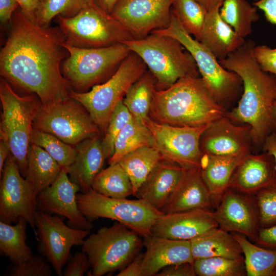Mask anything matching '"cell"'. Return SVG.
I'll use <instances>...</instances> for the list:
<instances>
[{
    "label": "cell",
    "mask_w": 276,
    "mask_h": 276,
    "mask_svg": "<svg viewBox=\"0 0 276 276\" xmlns=\"http://www.w3.org/2000/svg\"><path fill=\"white\" fill-rule=\"evenodd\" d=\"M7 40L0 52V74L18 89L34 94L48 107L70 98L72 88L61 71L69 52L57 26L42 27L20 9L13 13Z\"/></svg>",
    "instance_id": "6da1fadb"
},
{
    "label": "cell",
    "mask_w": 276,
    "mask_h": 276,
    "mask_svg": "<svg viewBox=\"0 0 276 276\" xmlns=\"http://www.w3.org/2000/svg\"><path fill=\"white\" fill-rule=\"evenodd\" d=\"M255 45L252 40H246L238 50L219 61L224 68L237 74L243 84L238 105L225 116L232 121L249 125L253 145L259 147L276 130L272 115L276 76L261 68L252 54Z\"/></svg>",
    "instance_id": "7a4b0ae2"
},
{
    "label": "cell",
    "mask_w": 276,
    "mask_h": 276,
    "mask_svg": "<svg viewBox=\"0 0 276 276\" xmlns=\"http://www.w3.org/2000/svg\"><path fill=\"white\" fill-rule=\"evenodd\" d=\"M226 113L200 76H187L167 88L155 89L149 117L160 124L199 127Z\"/></svg>",
    "instance_id": "3957f363"
},
{
    "label": "cell",
    "mask_w": 276,
    "mask_h": 276,
    "mask_svg": "<svg viewBox=\"0 0 276 276\" xmlns=\"http://www.w3.org/2000/svg\"><path fill=\"white\" fill-rule=\"evenodd\" d=\"M123 43L144 62L155 79L157 89L167 88L187 76H200L192 56L171 36L151 33Z\"/></svg>",
    "instance_id": "277c9868"
},
{
    "label": "cell",
    "mask_w": 276,
    "mask_h": 276,
    "mask_svg": "<svg viewBox=\"0 0 276 276\" xmlns=\"http://www.w3.org/2000/svg\"><path fill=\"white\" fill-rule=\"evenodd\" d=\"M0 100L2 108L0 138L8 144L11 153L25 177L34 121L41 103L34 94L19 96L3 77L0 80Z\"/></svg>",
    "instance_id": "5b68a950"
},
{
    "label": "cell",
    "mask_w": 276,
    "mask_h": 276,
    "mask_svg": "<svg viewBox=\"0 0 276 276\" xmlns=\"http://www.w3.org/2000/svg\"><path fill=\"white\" fill-rule=\"evenodd\" d=\"M141 237L117 221L90 234L81 246L88 259L90 270L87 275L102 276L123 269L140 254L143 246Z\"/></svg>",
    "instance_id": "8992f818"
},
{
    "label": "cell",
    "mask_w": 276,
    "mask_h": 276,
    "mask_svg": "<svg viewBox=\"0 0 276 276\" xmlns=\"http://www.w3.org/2000/svg\"><path fill=\"white\" fill-rule=\"evenodd\" d=\"M151 33L171 36L182 45L194 58L206 86L223 106L234 101L242 92L243 84L240 76L224 68L203 44L189 34L172 10L168 27Z\"/></svg>",
    "instance_id": "52a82bcc"
},
{
    "label": "cell",
    "mask_w": 276,
    "mask_h": 276,
    "mask_svg": "<svg viewBox=\"0 0 276 276\" xmlns=\"http://www.w3.org/2000/svg\"><path fill=\"white\" fill-rule=\"evenodd\" d=\"M147 67L143 60L131 52L104 83L83 93L72 89L70 97L84 106L101 132L105 133L114 108L131 86L146 72Z\"/></svg>",
    "instance_id": "ba28073f"
},
{
    "label": "cell",
    "mask_w": 276,
    "mask_h": 276,
    "mask_svg": "<svg viewBox=\"0 0 276 276\" xmlns=\"http://www.w3.org/2000/svg\"><path fill=\"white\" fill-rule=\"evenodd\" d=\"M63 45L69 55L62 63V73L78 93L108 79L131 52L123 43L100 48H76L65 42Z\"/></svg>",
    "instance_id": "9c48e42d"
},
{
    "label": "cell",
    "mask_w": 276,
    "mask_h": 276,
    "mask_svg": "<svg viewBox=\"0 0 276 276\" xmlns=\"http://www.w3.org/2000/svg\"><path fill=\"white\" fill-rule=\"evenodd\" d=\"M65 42L79 48L110 47L134 39L128 30L99 5L92 6L72 17L56 16Z\"/></svg>",
    "instance_id": "30bf717a"
},
{
    "label": "cell",
    "mask_w": 276,
    "mask_h": 276,
    "mask_svg": "<svg viewBox=\"0 0 276 276\" xmlns=\"http://www.w3.org/2000/svg\"><path fill=\"white\" fill-rule=\"evenodd\" d=\"M76 199L80 211L89 221L99 218L111 219L125 225L142 238L151 235L152 225L165 214L143 200L112 198L92 189L77 194Z\"/></svg>",
    "instance_id": "8fae6325"
},
{
    "label": "cell",
    "mask_w": 276,
    "mask_h": 276,
    "mask_svg": "<svg viewBox=\"0 0 276 276\" xmlns=\"http://www.w3.org/2000/svg\"><path fill=\"white\" fill-rule=\"evenodd\" d=\"M33 127L72 146L101 133L87 110L72 98L48 107L41 105Z\"/></svg>",
    "instance_id": "7c38bea8"
},
{
    "label": "cell",
    "mask_w": 276,
    "mask_h": 276,
    "mask_svg": "<svg viewBox=\"0 0 276 276\" xmlns=\"http://www.w3.org/2000/svg\"><path fill=\"white\" fill-rule=\"evenodd\" d=\"M35 238L37 250L45 258L57 274L62 275L63 267L71 256L73 246H82L90 231L66 225L58 215L37 210L35 213Z\"/></svg>",
    "instance_id": "4fadbf2b"
},
{
    "label": "cell",
    "mask_w": 276,
    "mask_h": 276,
    "mask_svg": "<svg viewBox=\"0 0 276 276\" xmlns=\"http://www.w3.org/2000/svg\"><path fill=\"white\" fill-rule=\"evenodd\" d=\"M143 122L151 131L155 147L164 159L185 169L200 167L203 154L200 139L209 124L199 127L172 126L155 122L149 117Z\"/></svg>",
    "instance_id": "5bb4252c"
},
{
    "label": "cell",
    "mask_w": 276,
    "mask_h": 276,
    "mask_svg": "<svg viewBox=\"0 0 276 276\" xmlns=\"http://www.w3.org/2000/svg\"><path fill=\"white\" fill-rule=\"evenodd\" d=\"M1 176L0 220L10 224L23 217L35 234L37 195L21 175L11 153L5 162Z\"/></svg>",
    "instance_id": "9a60e30c"
},
{
    "label": "cell",
    "mask_w": 276,
    "mask_h": 276,
    "mask_svg": "<svg viewBox=\"0 0 276 276\" xmlns=\"http://www.w3.org/2000/svg\"><path fill=\"white\" fill-rule=\"evenodd\" d=\"M174 0H118L110 15L120 22L134 39L168 27Z\"/></svg>",
    "instance_id": "2e32d148"
},
{
    "label": "cell",
    "mask_w": 276,
    "mask_h": 276,
    "mask_svg": "<svg viewBox=\"0 0 276 276\" xmlns=\"http://www.w3.org/2000/svg\"><path fill=\"white\" fill-rule=\"evenodd\" d=\"M212 214L219 228L256 240L261 227L254 195L228 188Z\"/></svg>",
    "instance_id": "e0dca14e"
},
{
    "label": "cell",
    "mask_w": 276,
    "mask_h": 276,
    "mask_svg": "<svg viewBox=\"0 0 276 276\" xmlns=\"http://www.w3.org/2000/svg\"><path fill=\"white\" fill-rule=\"evenodd\" d=\"M79 191L78 186L62 168L54 182L37 195V210L67 218L69 226L73 228L90 231L93 228L91 221L78 208L76 195Z\"/></svg>",
    "instance_id": "ac0fdd59"
},
{
    "label": "cell",
    "mask_w": 276,
    "mask_h": 276,
    "mask_svg": "<svg viewBox=\"0 0 276 276\" xmlns=\"http://www.w3.org/2000/svg\"><path fill=\"white\" fill-rule=\"evenodd\" d=\"M252 145L250 126L237 125L226 116L209 124L200 139L201 151L209 155L245 156Z\"/></svg>",
    "instance_id": "d6986e66"
},
{
    "label": "cell",
    "mask_w": 276,
    "mask_h": 276,
    "mask_svg": "<svg viewBox=\"0 0 276 276\" xmlns=\"http://www.w3.org/2000/svg\"><path fill=\"white\" fill-rule=\"evenodd\" d=\"M218 227L211 211L198 209L164 214L152 225L151 235L171 239L190 240Z\"/></svg>",
    "instance_id": "ffe728a7"
},
{
    "label": "cell",
    "mask_w": 276,
    "mask_h": 276,
    "mask_svg": "<svg viewBox=\"0 0 276 276\" xmlns=\"http://www.w3.org/2000/svg\"><path fill=\"white\" fill-rule=\"evenodd\" d=\"M142 276H153L174 264L193 263L190 240H174L149 235L143 238Z\"/></svg>",
    "instance_id": "44dd1931"
},
{
    "label": "cell",
    "mask_w": 276,
    "mask_h": 276,
    "mask_svg": "<svg viewBox=\"0 0 276 276\" xmlns=\"http://www.w3.org/2000/svg\"><path fill=\"white\" fill-rule=\"evenodd\" d=\"M276 177L273 157L267 152L251 153L244 156L236 168L229 188L240 193L255 195Z\"/></svg>",
    "instance_id": "7402d4cb"
},
{
    "label": "cell",
    "mask_w": 276,
    "mask_h": 276,
    "mask_svg": "<svg viewBox=\"0 0 276 276\" xmlns=\"http://www.w3.org/2000/svg\"><path fill=\"white\" fill-rule=\"evenodd\" d=\"M214 206L201 175L200 167L185 169L175 189L161 209L165 214Z\"/></svg>",
    "instance_id": "603a6c76"
},
{
    "label": "cell",
    "mask_w": 276,
    "mask_h": 276,
    "mask_svg": "<svg viewBox=\"0 0 276 276\" xmlns=\"http://www.w3.org/2000/svg\"><path fill=\"white\" fill-rule=\"evenodd\" d=\"M185 169L163 159L153 167L134 196L160 211L181 179Z\"/></svg>",
    "instance_id": "cb8c5ba5"
},
{
    "label": "cell",
    "mask_w": 276,
    "mask_h": 276,
    "mask_svg": "<svg viewBox=\"0 0 276 276\" xmlns=\"http://www.w3.org/2000/svg\"><path fill=\"white\" fill-rule=\"evenodd\" d=\"M100 136L87 139L75 146L73 163L66 170L71 180L78 186L82 193L91 189L93 181L102 170L106 159Z\"/></svg>",
    "instance_id": "d4e9b609"
},
{
    "label": "cell",
    "mask_w": 276,
    "mask_h": 276,
    "mask_svg": "<svg viewBox=\"0 0 276 276\" xmlns=\"http://www.w3.org/2000/svg\"><path fill=\"white\" fill-rule=\"evenodd\" d=\"M220 7L208 11L199 40L218 60L226 58L246 41L221 18Z\"/></svg>",
    "instance_id": "484cf974"
},
{
    "label": "cell",
    "mask_w": 276,
    "mask_h": 276,
    "mask_svg": "<svg viewBox=\"0 0 276 276\" xmlns=\"http://www.w3.org/2000/svg\"><path fill=\"white\" fill-rule=\"evenodd\" d=\"M244 156L203 154L201 175L215 207L229 188L233 174Z\"/></svg>",
    "instance_id": "4316f807"
},
{
    "label": "cell",
    "mask_w": 276,
    "mask_h": 276,
    "mask_svg": "<svg viewBox=\"0 0 276 276\" xmlns=\"http://www.w3.org/2000/svg\"><path fill=\"white\" fill-rule=\"evenodd\" d=\"M228 233L218 227L190 240L194 260L214 257H243L239 243L233 234Z\"/></svg>",
    "instance_id": "83f0119b"
},
{
    "label": "cell",
    "mask_w": 276,
    "mask_h": 276,
    "mask_svg": "<svg viewBox=\"0 0 276 276\" xmlns=\"http://www.w3.org/2000/svg\"><path fill=\"white\" fill-rule=\"evenodd\" d=\"M62 169L43 148L31 144L25 178L37 196L54 182Z\"/></svg>",
    "instance_id": "f1b7e54d"
},
{
    "label": "cell",
    "mask_w": 276,
    "mask_h": 276,
    "mask_svg": "<svg viewBox=\"0 0 276 276\" xmlns=\"http://www.w3.org/2000/svg\"><path fill=\"white\" fill-rule=\"evenodd\" d=\"M27 223L21 217L14 225L0 221V253L8 257L12 263H22L33 255L26 243Z\"/></svg>",
    "instance_id": "f546056e"
},
{
    "label": "cell",
    "mask_w": 276,
    "mask_h": 276,
    "mask_svg": "<svg viewBox=\"0 0 276 276\" xmlns=\"http://www.w3.org/2000/svg\"><path fill=\"white\" fill-rule=\"evenodd\" d=\"M163 159V156L155 147L143 146L126 154L118 162L130 179L133 195L135 196L155 165Z\"/></svg>",
    "instance_id": "4dcf8cb0"
},
{
    "label": "cell",
    "mask_w": 276,
    "mask_h": 276,
    "mask_svg": "<svg viewBox=\"0 0 276 276\" xmlns=\"http://www.w3.org/2000/svg\"><path fill=\"white\" fill-rule=\"evenodd\" d=\"M232 233L244 255L247 275H276V250L254 244L242 234Z\"/></svg>",
    "instance_id": "1f68e13d"
},
{
    "label": "cell",
    "mask_w": 276,
    "mask_h": 276,
    "mask_svg": "<svg viewBox=\"0 0 276 276\" xmlns=\"http://www.w3.org/2000/svg\"><path fill=\"white\" fill-rule=\"evenodd\" d=\"M143 146L155 147L152 135L144 122L132 117L117 136L114 153L108 163H117L126 154Z\"/></svg>",
    "instance_id": "d6a6232c"
},
{
    "label": "cell",
    "mask_w": 276,
    "mask_h": 276,
    "mask_svg": "<svg viewBox=\"0 0 276 276\" xmlns=\"http://www.w3.org/2000/svg\"><path fill=\"white\" fill-rule=\"evenodd\" d=\"M91 189L103 195L114 198H126L133 195V187L126 172L119 163L109 165L94 178Z\"/></svg>",
    "instance_id": "836d02e7"
},
{
    "label": "cell",
    "mask_w": 276,
    "mask_h": 276,
    "mask_svg": "<svg viewBox=\"0 0 276 276\" xmlns=\"http://www.w3.org/2000/svg\"><path fill=\"white\" fill-rule=\"evenodd\" d=\"M155 84L152 74L146 72L131 86L123 100L132 117L143 122L149 117Z\"/></svg>",
    "instance_id": "e575fe53"
},
{
    "label": "cell",
    "mask_w": 276,
    "mask_h": 276,
    "mask_svg": "<svg viewBox=\"0 0 276 276\" xmlns=\"http://www.w3.org/2000/svg\"><path fill=\"white\" fill-rule=\"evenodd\" d=\"M257 7L247 0H224L220 9L221 18L241 37L252 32V25L258 20Z\"/></svg>",
    "instance_id": "d590c367"
},
{
    "label": "cell",
    "mask_w": 276,
    "mask_h": 276,
    "mask_svg": "<svg viewBox=\"0 0 276 276\" xmlns=\"http://www.w3.org/2000/svg\"><path fill=\"white\" fill-rule=\"evenodd\" d=\"M96 5L100 6L99 0H40L35 23L40 27H48L55 16L72 17Z\"/></svg>",
    "instance_id": "8d00e7d4"
},
{
    "label": "cell",
    "mask_w": 276,
    "mask_h": 276,
    "mask_svg": "<svg viewBox=\"0 0 276 276\" xmlns=\"http://www.w3.org/2000/svg\"><path fill=\"white\" fill-rule=\"evenodd\" d=\"M193 266L199 276L247 275L244 258L214 257L195 259Z\"/></svg>",
    "instance_id": "74e56055"
},
{
    "label": "cell",
    "mask_w": 276,
    "mask_h": 276,
    "mask_svg": "<svg viewBox=\"0 0 276 276\" xmlns=\"http://www.w3.org/2000/svg\"><path fill=\"white\" fill-rule=\"evenodd\" d=\"M172 11L186 31L199 40L207 10L196 0H174Z\"/></svg>",
    "instance_id": "f35d334b"
},
{
    "label": "cell",
    "mask_w": 276,
    "mask_h": 276,
    "mask_svg": "<svg viewBox=\"0 0 276 276\" xmlns=\"http://www.w3.org/2000/svg\"><path fill=\"white\" fill-rule=\"evenodd\" d=\"M31 143L43 148L65 170L73 163L77 153L75 146L63 142L52 134L34 128Z\"/></svg>",
    "instance_id": "ab89813d"
},
{
    "label": "cell",
    "mask_w": 276,
    "mask_h": 276,
    "mask_svg": "<svg viewBox=\"0 0 276 276\" xmlns=\"http://www.w3.org/2000/svg\"><path fill=\"white\" fill-rule=\"evenodd\" d=\"M132 118V114L124 104L123 100L120 101L111 116L104 133V136L102 139V147L106 159L108 160L112 156L117 136Z\"/></svg>",
    "instance_id": "60d3db41"
},
{
    "label": "cell",
    "mask_w": 276,
    "mask_h": 276,
    "mask_svg": "<svg viewBox=\"0 0 276 276\" xmlns=\"http://www.w3.org/2000/svg\"><path fill=\"white\" fill-rule=\"evenodd\" d=\"M261 227L276 224V177L255 195Z\"/></svg>",
    "instance_id": "b9f144b4"
},
{
    "label": "cell",
    "mask_w": 276,
    "mask_h": 276,
    "mask_svg": "<svg viewBox=\"0 0 276 276\" xmlns=\"http://www.w3.org/2000/svg\"><path fill=\"white\" fill-rule=\"evenodd\" d=\"M44 257L33 255L27 261L20 263H12L6 269L7 276H51L52 270Z\"/></svg>",
    "instance_id": "7bdbcfd3"
},
{
    "label": "cell",
    "mask_w": 276,
    "mask_h": 276,
    "mask_svg": "<svg viewBox=\"0 0 276 276\" xmlns=\"http://www.w3.org/2000/svg\"><path fill=\"white\" fill-rule=\"evenodd\" d=\"M252 54L263 70L276 76V48L255 45L252 49Z\"/></svg>",
    "instance_id": "ee69618b"
},
{
    "label": "cell",
    "mask_w": 276,
    "mask_h": 276,
    "mask_svg": "<svg viewBox=\"0 0 276 276\" xmlns=\"http://www.w3.org/2000/svg\"><path fill=\"white\" fill-rule=\"evenodd\" d=\"M66 264L62 271L64 276H82L89 268L87 256L82 250L75 252Z\"/></svg>",
    "instance_id": "f6af8a7d"
},
{
    "label": "cell",
    "mask_w": 276,
    "mask_h": 276,
    "mask_svg": "<svg viewBox=\"0 0 276 276\" xmlns=\"http://www.w3.org/2000/svg\"><path fill=\"white\" fill-rule=\"evenodd\" d=\"M156 276H195L196 275L193 263L185 262L172 264L161 269Z\"/></svg>",
    "instance_id": "bcb514c9"
},
{
    "label": "cell",
    "mask_w": 276,
    "mask_h": 276,
    "mask_svg": "<svg viewBox=\"0 0 276 276\" xmlns=\"http://www.w3.org/2000/svg\"><path fill=\"white\" fill-rule=\"evenodd\" d=\"M255 242L263 248L276 250V224L260 227Z\"/></svg>",
    "instance_id": "7dc6e473"
},
{
    "label": "cell",
    "mask_w": 276,
    "mask_h": 276,
    "mask_svg": "<svg viewBox=\"0 0 276 276\" xmlns=\"http://www.w3.org/2000/svg\"><path fill=\"white\" fill-rule=\"evenodd\" d=\"M252 4L263 12L268 22L276 26V0H258Z\"/></svg>",
    "instance_id": "c3c4849f"
},
{
    "label": "cell",
    "mask_w": 276,
    "mask_h": 276,
    "mask_svg": "<svg viewBox=\"0 0 276 276\" xmlns=\"http://www.w3.org/2000/svg\"><path fill=\"white\" fill-rule=\"evenodd\" d=\"M19 5L16 0H0V19L2 23L11 20L14 12Z\"/></svg>",
    "instance_id": "681fc988"
},
{
    "label": "cell",
    "mask_w": 276,
    "mask_h": 276,
    "mask_svg": "<svg viewBox=\"0 0 276 276\" xmlns=\"http://www.w3.org/2000/svg\"><path fill=\"white\" fill-rule=\"evenodd\" d=\"M143 254H139L123 269L120 271L118 276H142Z\"/></svg>",
    "instance_id": "f907efd6"
},
{
    "label": "cell",
    "mask_w": 276,
    "mask_h": 276,
    "mask_svg": "<svg viewBox=\"0 0 276 276\" xmlns=\"http://www.w3.org/2000/svg\"><path fill=\"white\" fill-rule=\"evenodd\" d=\"M23 14L35 23L40 0H16Z\"/></svg>",
    "instance_id": "816d5d0a"
},
{
    "label": "cell",
    "mask_w": 276,
    "mask_h": 276,
    "mask_svg": "<svg viewBox=\"0 0 276 276\" xmlns=\"http://www.w3.org/2000/svg\"><path fill=\"white\" fill-rule=\"evenodd\" d=\"M263 151L272 155L274 162L276 172V130L270 133L265 139L262 146Z\"/></svg>",
    "instance_id": "f5cc1de1"
},
{
    "label": "cell",
    "mask_w": 276,
    "mask_h": 276,
    "mask_svg": "<svg viewBox=\"0 0 276 276\" xmlns=\"http://www.w3.org/2000/svg\"><path fill=\"white\" fill-rule=\"evenodd\" d=\"M11 150L8 144L5 141L1 140L0 142V175L3 171L5 162Z\"/></svg>",
    "instance_id": "db71d44e"
},
{
    "label": "cell",
    "mask_w": 276,
    "mask_h": 276,
    "mask_svg": "<svg viewBox=\"0 0 276 276\" xmlns=\"http://www.w3.org/2000/svg\"><path fill=\"white\" fill-rule=\"evenodd\" d=\"M202 5L207 11L215 7H221L224 0H196Z\"/></svg>",
    "instance_id": "11a10c76"
},
{
    "label": "cell",
    "mask_w": 276,
    "mask_h": 276,
    "mask_svg": "<svg viewBox=\"0 0 276 276\" xmlns=\"http://www.w3.org/2000/svg\"><path fill=\"white\" fill-rule=\"evenodd\" d=\"M118 0H99L101 8L106 13L110 14Z\"/></svg>",
    "instance_id": "9f6ffc18"
},
{
    "label": "cell",
    "mask_w": 276,
    "mask_h": 276,
    "mask_svg": "<svg viewBox=\"0 0 276 276\" xmlns=\"http://www.w3.org/2000/svg\"><path fill=\"white\" fill-rule=\"evenodd\" d=\"M272 115L274 126L276 129V101L274 102L273 105Z\"/></svg>",
    "instance_id": "6f0895ef"
},
{
    "label": "cell",
    "mask_w": 276,
    "mask_h": 276,
    "mask_svg": "<svg viewBox=\"0 0 276 276\" xmlns=\"http://www.w3.org/2000/svg\"><path fill=\"white\" fill-rule=\"evenodd\" d=\"M252 1H254V2H256V1H257L258 0H252Z\"/></svg>",
    "instance_id": "680465c9"
}]
</instances>
